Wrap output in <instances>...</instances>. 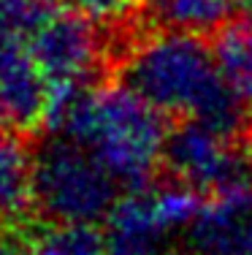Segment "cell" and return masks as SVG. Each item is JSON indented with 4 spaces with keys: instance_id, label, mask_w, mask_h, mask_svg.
Masks as SVG:
<instances>
[{
    "instance_id": "cell-1",
    "label": "cell",
    "mask_w": 252,
    "mask_h": 255,
    "mask_svg": "<svg viewBox=\"0 0 252 255\" xmlns=\"http://www.w3.org/2000/svg\"><path fill=\"white\" fill-rule=\"evenodd\" d=\"M111 82L166 117L198 120L228 138L252 133V109L236 93L203 38L149 30L128 46Z\"/></svg>"
},
{
    "instance_id": "cell-2",
    "label": "cell",
    "mask_w": 252,
    "mask_h": 255,
    "mask_svg": "<svg viewBox=\"0 0 252 255\" xmlns=\"http://www.w3.org/2000/svg\"><path fill=\"white\" fill-rule=\"evenodd\" d=\"M44 130L87 149L128 190L152 185L163 168L166 114L119 84L52 87Z\"/></svg>"
},
{
    "instance_id": "cell-3",
    "label": "cell",
    "mask_w": 252,
    "mask_h": 255,
    "mask_svg": "<svg viewBox=\"0 0 252 255\" xmlns=\"http://www.w3.org/2000/svg\"><path fill=\"white\" fill-rule=\"evenodd\" d=\"M117 182L87 149L46 133L35 144V217L44 223L95 226L122 196Z\"/></svg>"
},
{
    "instance_id": "cell-4",
    "label": "cell",
    "mask_w": 252,
    "mask_h": 255,
    "mask_svg": "<svg viewBox=\"0 0 252 255\" xmlns=\"http://www.w3.org/2000/svg\"><path fill=\"white\" fill-rule=\"evenodd\" d=\"M163 171L201 198L252 190V133L228 138L198 120H176L166 138Z\"/></svg>"
},
{
    "instance_id": "cell-5",
    "label": "cell",
    "mask_w": 252,
    "mask_h": 255,
    "mask_svg": "<svg viewBox=\"0 0 252 255\" xmlns=\"http://www.w3.org/2000/svg\"><path fill=\"white\" fill-rule=\"evenodd\" d=\"M203 198L173 179L122 196L106 217V255H160L166 239L190 228Z\"/></svg>"
},
{
    "instance_id": "cell-6",
    "label": "cell",
    "mask_w": 252,
    "mask_h": 255,
    "mask_svg": "<svg viewBox=\"0 0 252 255\" xmlns=\"http://www.w3.org/2000/svg\"><path fill=\"white\" fill-rule=\"evenodd\" d=\"M27 52L52 87H92L103 71L111 74L106 33L68 11H60L27 44Z\"/></svg>"
},
{
    "instance_id": "cell-7",
    "label": "cell",
    "mask_w": 252,
    "mask_h": 255,
    "mask_svg": "<svg viewBox=\"0 0 252 255\" xmlns=\"http://www.w3.org/2000/svg\"><path fill=\"white\" fill-rule=\"evenodd\" d=\"M52 84L27 46L0 44V123L30 136L44 130Z\"/></svg>"
},
{
    "instance_id": "cell-8",
    "label": "cell",
    "mask_w": 252,
    "mask_h": 255,
    "mask_svg": "<svg viewBox=\"0 0 252 255\" xmlns=\"http://www.w3.org/2000/svg\"><path fill=\"white\" fill-rule=\"evenodd\" d=\"M187 247L193 255H252V190L203 198Z\"/></svg>"
},
{
    "instance_id": "cell-9",
    "label": "cell",
    "mask_w": 252,
    "mask_h": 255,
    "mask_svg": "<svg viewBox=\"0 0 252 255\" xmlns=\"http://www.w3.org/2000/svg\"><path fill=\"white\" fill-rule=\"evenodd\" d=\"M35 149L27 136L0 123V226L14 228L35 215Z\"/></svg>"
},
{
    "instance_id": "cell-10",
    "label": "cell",
    "mask_w": 252,
    "mask_h": 255,
    "mask_svg": "<svg viewBox=\"0 0 252 255\" xmlns=\"http://www.w3.org/2000/svg\"><path fill=\"white\" fill-rule=\"evenodd\" d=\"M231 0H141V16L160 33L217 38L231 25Z\"/></svg>"
},
{
    "instance_id": "cell-11",
    "label": "cell",
    "mask_w": 252,
    "mask_h": 255,
    "mask_svg": "<svg viewBox=\"0 0 252 255\" xmlns=\"http://www.w3.org/2000/svg\"><path fill=\"white\" fill-rule=\"evenodd\" d=\"M25 255H106V234L95 226L44 223L25 231Z\"/></svg>"
},
{
    "instance_id": "cell-12",
    "label": "cell",
    "mask_w": 252,
    "mask_h": 255,
    "mask_svg": "<svg viewBox=\"0 0 252 255\" xmlns=\"http://www.w3.org/2000/svg\"><path fill=\"white\" fill-rule=\"evenodd\" d=\"M220 71L252 109V19L231 22L212 44Z\"/></svg>"
},
{
    "instance_id": "cell-13",
    "label": "cell",
    "mask_w": 252,
    "mask_h": 255,
    "mask_svg": "<svg viewBox=\"0 0 252 255\" xmlns=\"http://www.w3.org/2000/svg\"><path fill=\"white\" fill-rule=\"evenodd\" d=\"M60 11L57 0H0V44L27 46Z\"/></svg>"
},
{
    "instance_id": "cell-14",
    "label": "cell",
    "mask_w": 252,
    "mask_h": 255,
    "mask_svg": "<svg viewBox=\"0 0 252 255\" xmlns=\"http://www.w3.org/2000/svg\"><path fill=\"white\" fill-rule=\"evenodd\" d=\"M57 5L106 33L136 25V16L141 14V0H57Z\"/></svg>"
},
{
    "instance_id": "cell-15",
    "label": "cell",
    "mask_w": 252,
    "mask_h": 255,
    "mask_svg": "<svg viewBox=\"0 0 252 255\" xmlns=\"http://www.w3.org/2000/svg\"><path fill=\"white\" fill-rule=\"evenodd\" d=\"M0 255H25V231L0 226Z\"/></svg>"
},
{
    "instance_id": "cell-16",
    "label": "cell",
    "mask_w": 252,
    "mask_h": 255,
    "mask_svg": "<svg viewBox=\"0 0 252 255\" xmlns=\"http://www.w3.org/2000/svg\"><path fill=\"white\" fill-rule=\"evenodd\" d=\"M233 11L242 14V19H252V0H231Z\"/></svg>"
}]
</instances>
